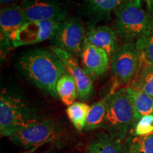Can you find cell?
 <instances>
[{
  "label": "cell",
  "instance_id": "1",
  "mask_svg": "<svg viewBox=\"0 0 153 153\" xmlns=\"http://www.w3.org/2000/svg\"><path fill=\"white\" fill-rule=\"evenodd\" d=\"M17 68L34 85L53 97H58L57 82L67 73L62 61L51 49L36 48L25 53L17 61Z\"/></svg>",
  "mask_w": 153,
  "mask_h": 153
},
{
  "label": "cell",
  "instance_id": "2",
  "mask_svg": "<svg viewBox=\"0 0 153 153\" xmlns=\"http://www.w3.org/2000/svg\"><path fill=\"white\" fill-rule=\"evenodd\" d=\"M114 14L113 28L124 43H135L143 39L153 27V16L136 0H127Z\"/></svg>",
  "mask_w": 153,
  "mask_h": 153
},
{
  "label": "cell",
  "instance_id": "3",
  "mask_svg": "<svg viewBox=\"0 0 153 153\" xmlns=\"http://www.w3.org/2000/svg\"><path fill=\"white\" fill-rule=\"evenodd\" d=\"M134 126V110L127 87L108 94L106 116L102 128L114 139L123 141Z\"/></svg>",
  "mask_w": 153,
  "mask_h": 153
},
{
  "label": "cell",
  "instance_id": "4",
  "mask_svg": "<svg viewBox=\"0 0 153 153\" xmlns=\"http://www.w3.org/2000/svg\"><path fill=\"white\" fill-rule=\"evenodd\" d=\"M43 119L34 108L19 97L1 92L0 97V133L10 137L16 132L26 128Z\"/></svg>",
  "mask_w": 153,
  "mask_h": 153
},
{
  "label": "cell",
  "instance_id": "5",
  "mask_svg": "<svg viewBox=\"0 0 153 153\" xmlns=\"http://www.w3.org/2000/svg\"><path fill=\"white\" fill-rule=\"evenodd\" d=\"M62 133L60 124L52 119H45L16 132L9 139L25 150H34L59 138Z\"/></svg>",
  "mask_w": 153,
  "mask_h": 153
},
{
  "label": "cell",
  "instance_id": "6",
  "mask_svg": "<svg viewBox=\"0 0 153 153\" xmlns=\"http://www.w3.org/2000/svg\"><path fill=\"white\" fill-rule=\"evenodd\" d=\"M115 76L121 84L133 81L138 72L141 51L137 43H124L118 46L110 57Z\"/></svg>",
  "mask_w": 153,
  "mask_h": 153
},
{
  "label": "cell",
  "instance_id": "7",
  "mask_svg": "<svg viewBox=\"0 0 153 153\" xmlns=\"http://www.w3.org/2000/svg\"><path fill=\"white\" fill-rule=\"evenodd\" d=\"M86 33L85 26L79 19L68 17L60 22L51 41L53 46L78 57L81 55Z\"/></svg>",
  "mask_w": 153,
  "mask_h": 153
},
{
  "label": "cell",
  "instance_id": "8",
  "mask_svg": "<svg viewBox=\"0 0 153 153\" xmlns=\"http://www.w3.org/2000/svg\"><path fill=\"white\" fill-rule=\"evenodd\" d=\"M21 6L28 22H61L68 18V9L61 0H22Z\"/></svg>",
  "mask_w": 153,
  "mask_h": 153
},
{
  "label": "cell",
  "instance_id": "9",
  "mask_svg": "<svg viewBox=\"0 0 153 153\" xmlns=\"http://www.w3.org/2000/svg\"><path fill=\"white\" fill-rule=\"evenodd\" d=\"M27 22L21 4L12 3L1 7L0 11L1 47L14 48L13 41L17 31Z\"/></svg>",
  "mask_w": 153,
  "mask_h": 153
},
{
  "label": "cell",
  "instance_id": "10",
  "mask_svg": "<svg viewBox=\"0 0 153 153\" xmlns=\"http://www.w3.org/2000/svg\"><path fill=\"white\" fill-rule=\"evenodd\" d=\"M59 24L53 21L27 22L17 31L13 46L16 48L51 40Z\"/></svg>",
  "mask_w": 153,
  "mask_h": 153
},
{
  "label": "cell",
  "instance_id": "11",
  "mask_svg": "<svg viewBox=\"0 0 153 153\" xmlns=\"http://www.w3.org/2000/svg\"><path fill=\"white\" fill-rule=\"evenodd\" d=\"M51 50L62 61L67 73L70 74L75 80L77 87V98L82 101L89 99L93 91L92 79L81 68L76 57L53 45L51 47Z\"/></svg>",
  "mask_w": 153,
  "mask_h": 153
},
{
  "label": "cell",
  "instance_id": "12",
  "mask_svg": "<svg viewBox=\"0 0 153 153\" xmlns=\"http://www.w3.org/2000/svg\"><path fill=\"white\" fill-rule=\"evenodd\" d=\"M109 57L104 50L85 41L80 58L82 68L91 79L100 76L106 72L109 66Z\"/></svg>",
  "mask_w": 153,
  "mask_h": 153
},
{
  "label": "cell",
  "instance_id": "13",
  "mask_svg": "<svg viewBox=\"0 0 153 153\" xmlns=\"http://www.w3.org/2000/svg\"><path fill=\"white\" fill-rule=\"evenodd\" d=\"M127 0H84L82 10L89 20V28L97 23L108 20L118 7Z\"/></svg>",
  "mask_w": 153,
  "mask_h": 153
},
{
  "label": "cell",
  "instance_id": "14",
  "mask_svg": "<svg viewBox=\"0 0 153 153\" xmlns=\"http://www.w3.org/2000/svg\"><path fill=\"white\" fill-rule=\"evenodd\" d=\"M118 36L113 28L98 26L89 28L86 33L85 41L91 45L103 49L111 57L118 46Z\"/></svg>",
  "mask_w": 153,
  "mask_h": 153
},
{
  "label": "cell",
  "instance_id": "15",
  "mask_svg": "<svg viewBox=\"0 0 153 153\" xmlns=\"http://www.w3.org/2000/svg\"><path fill=\"white\" fill-rule=\"evenodd\" d=\"M87 153H126L123 141L113 138L107 133H100L89 142Z\"/></svg>",
  "mask_w": 153,
  "mask_h": 153
},
{
  "label": "cell",
  "instance_id": "16",
  "mask_svg": "<svg viewBox=\"0 0 153 153\" xmlns=\"http://www.w3.org/2000/svg\"><path fill=\"white\" fill-rule=\"evenodd\" d=\"M134 110V126L143 116H153V99L141 89L127 87Z\"/></svg>",
  "mask_w": 153,
  "mask_h": 153
},
{
  "label": "cell",
  "instance_id": "17",
  "mask_svg": "<svg viewBox=\"0 0 153 153\" xmlns=\"http://www.w3.org/2000/svg\"><path fill=\"white\" fill-rule=\"evenodd\" d=\"M130 86L141 89L153 99V65L145 60L142 54L139 70Z\"/></svg>",
  "mask_w": 153,
  "mask_h": 153
},
{
  "label": "cell",
  "instance_id": "18",
  "mask_svg": "<svg viewBox=\"0 0 153 153\" xmlns=\"http://www.w3.org/2000/svg\"><path fill=\"white\" fill-rule=\"evenodd\" d=\"M56 90L61 101L67 106L73 104L77 97L76 82L68 73L64 74L59 79L56 85Z\"/></svg>",
  "mask_w": 153,
  "mask_h": 153
},
{
  "label": "cell",
  "instance_id": "19",
  "mask_svg": "<svg viewBox=\"0 0 153 153\" xmlns=\"http://www.w3.org/2000/svg\"><path fill=\"white\" fill-rule=\"evenodd\" d=\"M108 95L91 106L86 121L85 130L92 131L102 128L106 116Z\"/></svg>",
  "mask_w": 153,
  "mask_h": 153
},
{
  "label": "cell",
  "instance_id": "20",
  "mask_svg": "<svg viewBox=\"0 0 153 153\" xmlns=\"http://www.w3.org/2000/svg\"><path fill=\"white\" fill-rule=\"evenodd\" d=\"M90 108L91 106L85 102H74L67 108L69 119L78 131L85 129Z\"/></svg>",
  "mask_w": 153,
  "mask_h": 153
},
{
  "label": "cell",
  "instance_id": "21",
  "mask_svg": "<svg viewBox=\"0 0 153 153\" xmlns=\"http://www.w3.org/2000/svg\"><path fill=\"white\" fill-rule=\"evenodd\" d=\"M126 153H153V132L131 138L126 146Z\"/></svg>",
  "mask_w": 153,
  "mask_h": 153
},
{
  "label": "cell",
  "instance_id": "22",
  "mask_svg": "<svg viewBox=\"0 0 153 153\" xmlns=\"http://www.w3.org/2000/svg\"><path fill=\"white\" fill-rule=\"evenodd\" d=\"M135 43L138 45L145 60L153 65V27L144 38Z\"/></svg>",
  "mask_w": 153,
  "mask_h": 153
},
{
  "label": "cell",
  "instance_id": "23",
  "mask_svg": "<svg viewBox=\"0 0 153 153\" xmlns=\"http://www.w3.org/2000/svg\"><path fill=\"white\" fill-rule=\"evenodd\" d=\"M153 132V116H145L141 118L135 125V135L143 136Z\"/></svg>",
  "mask_w": 153,
  "mask_h": 153
},
{
  "label": "cell",
  "instance_id": "24",
  "mask_svg": "<svg viewBox=\"0 0 153 153\" xmlns=\"http://www.w3.org/2000/svg\"><path fill=\"white\" fill-rule=\"evenodd\" d=\"M136 1L140 3H141L142 1H144L146 3L148 10L150 11H153V0H136Z\"/></svg>",
  "mask_w": 153,
  "mask_h": 153
},
{
  "label": "cell",
  "instance_id": "25",
  "mask_svg": "<svg viewBox=\"0 0 153 153\" xmlns=\"http://www.w3.org/2000/svg\"><path fill=\"white\" fill-rule=\"evenodd\" d=\"M15 1H16V0H0V2H1V6H5L12 4Z\"/></svg>",
  "mask_w": 153,
  "mask_h": 153
}]
</instances>
